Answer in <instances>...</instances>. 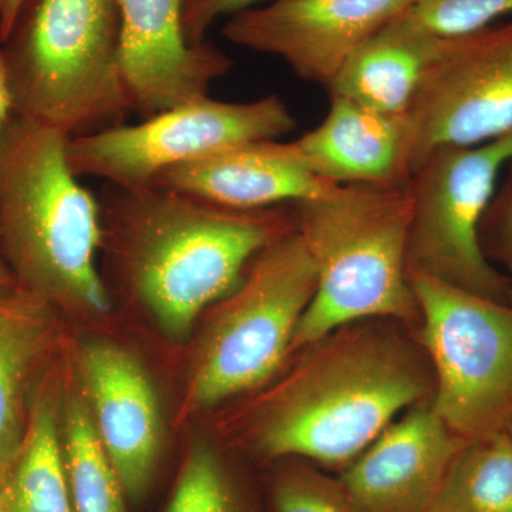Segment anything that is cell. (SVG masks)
Returning <instances> with one entry per match:
<instances>
[{"label":"cell","mask_w":512,"mask_h":512,"mask_svg":"<svg viewBox=\"0 0 512 512\" xmlns=\"http://www.w3.org/2000/svg\"><path fill=\"white\" fill-rule=\"evenodd\" d=\"M99 207L100 249L173 340L187 338L198 316L237 288L262 249L296 229L291 204L231 210L154 185L106 184Z\"/></svg>","instance_id":"obj_1"},{"label":"cell","mask_w":512,"mask_h":512,"mask_svg":"<svg viewBox=\"0 0 512 512\" xmlns=\"http://www.w3.org/2000/svg\"><path fill=\"white\" fill-rule=\"evenodd\" d=\"M69 136L13 113L0 137V248L18 284L57 308L110 311L99 200L67 161Z\"/></svg>","instance_id":"obj_2"},{"label":"cell","mask_w":512,"mask_h":512,"mask_svg":"<svg viewBox=\"0 0 512 512\" xmlns=\"http://www.w3.org/2000/svg\"><path fill=\"white\" fill-rule=\"evenodd\" d=\"M313 346L262 414L268 456L349 463L429 389L412 350L384 330L343 326Z\"/></svg>","instance_id":"obj_3"},{"label":"cell","mask_w":512,"mask_h":512,"mask_svg":"<svg viewBox=\"0 0 512 512\" xmlns=\"http://www.w3.org/2000/svg\"><path fill=\"white\" fill-rule=\"evenodd\" d=\"M291 205L318 276L292 350L356 320L416 315L407 266L412 224L407 183L336 185Z\"/></svg>","instance_id":"obj_4"},{"label":"cell","mask_w":512,"mask_h":512,"mask_svg":"<svg viewBox=\"0 0 512 512\" xmlns=\"http://www.w3.org/2000/svg\"><path fill=\"white\" fill-rule=\"evenodd\" d=\"M119 0H22L2 40L13 113L87 136L126 124Z\"/></svg>","instance_id":"obj_5"},{"label":"cell","mask_w":512,"mask_h":512,"mask_svg":"<svg viewBox=\"0 0 512 512\" xmlns=\"http://www.w3.org/2000/svg\"><path fill=\"white\" fill-rule=\"evenodd\" d=\"M318 286L315 265L296 229L262 249L224 299L185 394V413L210 409L261 386L286 353Z\"/></svg>","instance_id":"obj_6"},{"label":"cell","mask_w":512,"mask_h":512,"mask_svg":"<svg viewBox=\"0 0 512 512\" xmlns=\"http://www.w3.org/2000/svg\"><path fill=\"white\" fill-rule=\"evenodd\" d=\"M436 372L433 409L460 439L484 440L512 419V305L409 269Z\"/></svg>","instance_id":"obj_7"},{"label":"cell","mask_w":512,"mask_h":512,"mask_svg":"<svg viewBox=\"0 0 512 512\" xmlns=\"http://www.w3.org/2000/svg\"><path fill=\"white\" fill-rule=\"evenodd\" d=\"M512 160V131L476 146L430 150L407 180L412 197L407 266L464 291L512 303V282L484 255L480 224Z\"/></svg>","instance_id":"obj_8"},{"label":"cell","mask_w":512,"mask_h":512,"mask_svg":"<svg viewBox=\"0 0 512 512\" xmlns=\"http://www.w3.org/2000/svg\"><path fill=\"white\" fill-rule=\"evenodd\" d=\"M296 120L276 94L248 103L210 96L163 111L141 123L70 137L67 161L77 177L121 187H146L174 165L252 141L278 140Z\"/></svg>","instance_id":"obj_9"},{"label":"cell","mask_w":512,"mask_h":512,"mask_svg":"<svg viewBox=\"0 0 512 512\" xmlns=\"http://www.w3.org/2000/svg\"><path fill=\"white\" fill-rule=\"evenodd\" d=\"M406 117L414 168L433 148L476 146L510 133L512 19L440 37Z\"/></svg>","instance_id":"obj_10"},{"label":"cell","mask_w":512,"mask_h":512,"mask_svg":"<svg viewBox=\"0 0 512 512\" xmlns=\"http://www.w3.org/2000/svg\"><path fill=\"white\" fill-rule=\"evenodd\" d=\"M416 0H272L232 16V45L278 57L305 82L328 87L366 40Z\"/></svg>","instance_id":"obj_11"},{"label":"cell","mask_w":512,"mask_h":512,"mask_svg":"<svg viewBox=\"0 0 512 512\" xmlns=\"http://www.w3.org/2000/svg\"><path fill=\"white\" fill-rule=\"evenodd\" d=\"M119 69L128 109L141 120L208 96L234 66L210 42L190 45L183 0H119Z\"/></svg>","instance_id":"obj_12"},{"label":"cell","mask_w":512,"mask_h":512,"mask_svg":"<svg viewBox=\"0 0 512 512\" xmlns=\"http://www.w3.org/2000/svg\"><path fill=\"white\" fill-rule=\"evenodd\" d=\"M80 370L97 436L127 497L138 500L153 483L163 450L156 386L133 352L109 340L84 343Z\"/></svg>","instance_id":"obj_13"},{"label":"cell","mask_w":512,"mask_h":512,"mask_svg":"<svg viewBox=\"0 0 512 512\" xmlns=\"http://www.w3.org/2000/svg\"><path fill=\"white\" fill-rule=\"evenodd\" d=\"M466 444L433 407H421L390 424L355 458L340 484L360 512H430Z\"/></svg>","instance_id":"obj_14"},{"label":"cell","mask_w":512,"mask_h":512,"mask_svg":"<svg viewBox=\"0 0 512 512\" xmlns=\"http://www.w3.org/2000/svg\"><path fill=\"white\" fill-rule=\"evenodd\" d=\"M154 187L231 208L262 210L325 195L338 184L316 177L278 140L252 141L174 165Z\"/></svg>","instance_id":"obj_15"},{"label":"cell","mask_w":512,"mask_h":512,"mask_svg":"<svg viewBox=\"0 0 512 512\" xmlns=\"http://www.w3.org/2000/svg\"><path fill=\"white\" fill-rule=\"evenodd\" d=\"M288 147L306 170L332 184H406L414 168L406 114L380 113L342 97H330L322 123Z\"/></svg>","instance_id":"obj_16"},{"label":"cell","mask_w":512,"mask_h":512,"mask_svg":"<svg viewBox=\"0 0 512 512\" xmlns=\"http://www.w3.org/2000/svg\"><path fill=\"white\" fill-rule=\"evenodd\" d=\"M440 37L406 12L357 47L326 90L386 114H406Z\"/></svg>","instance_id":"obj_17"},{"label":"cell","mask_w":512,"mask_h":512,"mask_svg":"<svg viewBox=\"0 0 512 512\" xmlns=\"http://www.w3.org/2000/svg\"><path fill=\"white\" fill-rule=\"evenodd\" d=\"M50 308L22 286L0 292V470L25 436L30 386L53 342Z\"/></svg>","instance_id":"obj_18"},{"label":"cell","mask_w":512,"mask_h":512,"mask_svg":"<svg viewBox=\"0 0 512 512\" xmlns=\"http://www.w3.org/2000/svg\"><path fill=\"white\" fill-rule=\"evenodd\" d=\"M5 512H74L60 443V393L57 384H40L29 407L22 444L0 470Z\"/></svg>","instance_id":"obj_19"},{"label":"cell","mask_w":512,"mask_h":512,"mask_svg":"<svg viewBox=\"0 0 512 512\" xmlns=\"http://www.w3.org/2000/svg\"><path fill=\"white\" fill-rule=\"evenodd\" d=\"M60 443L74 512H127L126 491L97 436L84 393L60 394Z\"/></svg>","instance_id":"obj_20"},{"label":"cell","mask_w":512,"mask_h":512,"mask_svg":"<svg viewBox=\"0 0 512 512\" xmlns=\"http://www.w3.org/2000/svg\"><path fill=\"white\" fill-rule=\"evenodd\" d=\"M430 512H512V440L505 431L461 448Z\"/></svg>","instance_id":"obj_21"},{"label":"cell","mask_w":512,"mask_h":512,"mask_svg":"<svg viewBox=\"0 0 512 512\" xmlns=\"http://www.w3.org/2000/svg\"><path fill=\"white\" fill-rule=\"evenodd\" d=\"M167 512H237L227 474L208 444L188 451Z\"/></svg>","instance_id":"obj_22"},{"label":"cell","mask_w":512,"mask_h":512,"mask_svg":"<svg viewBox=\"0 0 512 512\" xmlns=\"http://www.w3.org/2000/svg\"><path fill=\"white\" fill-rule=\"evenodd\" d=\"M406 13L433 35L457 36L512 15V0H416Z\"/></svg>","instance_id":"obj_23"},{"label":"cell","mask_w":512,"mask_h":512,"mask_svg":"<svg viewBox=\"0 0 512 512\" xmlns=\"http://www.w3.org/2000/svg\"><path fill=\"white\" fill-rule=\"evenodd\" d=\"M278 512H360L342 484L309 471H293L275 487Z\"/></svg>","instance_id":"obj_24"},{"label":"cell","mask_w":512,"mask_h":512,"mask_svg":"<svg viewBox=\"0 0 512 512\" xmlns=\"http://www.w3.org/2000/svg\"><path fill=\"white\" fill-rule=\"evenodd\" d=\"M480 244L488 261L500 259L512 276V160L481 218Z\"/></svg>","instance_id":"obj_25"},{"label":"cell","mask_w":512,"mask_h":512,"mask_svg":"<svg viewBox=\"0 0 512 512\" xmlns=\"http://www.w3.org/2000/svg\"><path fill=\"white\" fill-rule=\"evenodd\" d=\"M261 0H183V29L190 45L207 42V33L218 19L255 8Z\"/></svg>","instance_id":"obj_26"},{"label":"cell","mask_w":512,"mask_h":512,"mask_svg":"<svg viewBox=\"0 0 512 512\" xmlns=\"http://www.w3.org/2000/svg\"><path fill=\"white\" fill-rule=\"evenodd\" d=\"M13 116V96L12 87H10L8 66H6L5 56H3L2 40H0V137L6 124Z\"/></svg>","instance_id":"obj_27"},{"label":"cell","mask_w":512,"mask_h":512,"mask_svg":"<svg viewBox=\"0 0 512 512\" xmlns=\"http://www.w3.org/2000/svg\"><path fill=\"white\" fill-rule=\"evenodd\" d=\"M20 3L22 0H0V40L5 39L12 28Z\"/></svg>","instance_id":"obj_28"},{"label":"cell","mask_w":512,"mask_h":512,"mask_svg":"<svg viewBox=\"0 0 512 512\" xmlns=\"http://www.w3.org/2000/svg\"><path fill=\"white\" fill-rule=\"evenodd\" d=\"M20 286L10 271L9 265L6 264L5 256H3L2 248H0V292L9 291V289L18 288Z\"/></svg>","instance_id":"obj_29"},{"label":"cell","mask_w":512,"mask_h":512,"mask_svg":"<svg viewBox=\"0 0 512 512\" xmlns=\"http://www.w3.org/2000/svg\"><path fill=\"white\" fill-rule=\"evenodd\" d=\"M505 433H507L508 436H510V439L512 440V419L510 421V424H508V427H507V430H505Z\"/></svg>","instance_id":"obj_30"},{"label":"cell","mask_w":512,"mask_h":512,"mask_svg":"<svg viewBox=\"0 0 512 512\" xmlns=\"http://www.w3.org/2000/svg\"><path fill=\"white\" fill-rule=\"evenodd\" d=\"M0 512H5V510H3L2 498H0Z\"/></svg>","instance_id":"obj_31"}]
</instances>
